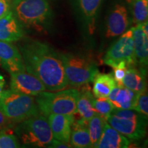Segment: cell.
I'll use <instances>...</instances> for the list:
<instances>
[{"instance_id": "cell-9", "label": "cell", "mask_w": 148, "mask_h": 148, "mask_svg": "<svg viewBox=\"0 0 148 148\" xmlns=\"http://www.w3.org/2000/svg\"><path fill=\"white\" fill-rule=\"evenodd\" d=\"M10 89L16 92L36 96L46 88L39 79L26 71L10 74Z\"/></svg>"}, {"instance_id": "cell-23", "label": "cell", "mask_w": 148, "mask_h": 148, "mask_svg": "<svg viewBox=\"0 0 148 148\" xmlns=\"http://www.w3.org/2000/svg\"><path fill=\"white\" fill-rule=\"evenodd\" d=\"M132 3L133 23L138 24L147 21L148 0H133Z\"/></svg>"}, {"instance_id": "cell-17", "label": "cell", "mask_w": 148, "mask_h": 148, "mask_svg": "<svg viewBox=\"0 0 148 148\" xmlns=\"http://www.w3.org/2000/svg\"><path fill=\"white\" fill-rule=\"evenodd\" d=\"M130 140L106 123L97 148H126Z\"/></svg>"}, {"instance_id": "cell-31", "label": "cell", "mask_w": 148, "mask_h": 148, "mask_svg": "<svg viewBox=\"0 0 148 148\" xmlns=\"http://www.w3.org/2000/svg\"><path fill=\"white\" fill-rule=\"evenodd\" d=\"M5 84V81L4 77L1 74H0V97H1V94L4 90V86Z\"/></svg>"}, {"instance_id": "cell-7", "label": "cell", "mask_w": 148, "mask_h": 148, "mask_svg": "<svg viewBox=\"0 0 148 148\" xmlns=\"http://www.w3.org/2000/svg\"><path fill=\"white\" fill-rule=\"evenodd\" d=\"M68 84L80 87L93 81L99 73L97 64L89 58L71 53H60Z\"/></svg>"}, {"instance_id": "cell-18", "label": "cell", "mask_w": 148, "mask_h": 148, "mask_svg": "<svg viewBox=\"0 0 148 148\" xmlns=\"http://www.w3.org/2000/svg\"><path fill=\"white\" fill-rule=\"evenodd\" d=\"M80 87L82 88L79 90L76 113H78L81 118L88 121L97 114L93 106L95 97L92 94L91 88L88 84L83 85Z\"/></svg>"}, {"instance_id": "cell-8", "label": "cell", "mask_w": 148, "mask_h": 148, "mask_svg": "<svg viewBox=\"0 0 148 148\" xmlns=\"http://www.w3.org/2000/svg\"><path fill=\"white\" fill-rule=\"evenodd\" d=\"M103 62L112 68L121 62H126L128 67L136 64L132 28L120 35L118 40L109 47L104 56Z\"/></svg>"}, {"instance_id": "cell-13", "label": "cell", "mask_w": 148, "mask_h": 148, "mask_svg": "<svg viewBox=\"0 0 148 148\" xmlns=\"http://www.w3.org/2000/svg\"><path fill=\"white\" fill-rule=\"evenodd\" d=\"M102 0H74L75 6L87 29L92 35L95 30V23Z\"/></svg>"}, {"instance_id": "cell-5", "label": "cell", "mask_w": 148, "mask_h": 148, "mask_svg": "<svg viewBox=\"0 0 148 148\" xmlns=\"http://www.w3.org/2000/svg\"><path fill=\"white\" fill-rule=\"evenodd\" d=\"M17 123L14 132L24 145L48 147L53 139L47 117L41 113Z\"/></svg>"}, {"instance_id": "cell-16", "label": "cell", "mask_w": 148, "mask_h": 148, "mask_svg": "<svg viewBox=\"0 0 148 148\" xmlns=\"http://www.w3.org/2000/svg\"><path fill=\"white\" fill-rule=\"evenodd\" d=\"M138 92L124 86L116 84L108 96L109 100L116 109H132Z\"/></svg>"}, {"instance_id": "cell-25", "label": "cell", "mask_w": 148, "mask_h": 148, "mask_svg": "<svg viewBox=\"0 0 148 148\" xmlns=\"http://www.w3.org/2000/svg\"><path fill=\"white\" fill-rule=\"evenodd\" d=\"M18 138L13 134L9 128L0 130V148L20 147Z\"/></svg>"}, {"instance_id": "cell-3", "label": "cell", "mask_w": 148, "mask_h": 148, "mask_svg": "<svg viewBox=\"0 0 148 148\" xmlns=\"http://www.w3.org/2000/svg\"><path fill=\"white\" fill-rule=\"evenodd\" d=\"M0 110L13 123L40 114L34 96L9 89L0 97Z\"/></svg>"}, {"instance_id": "cell-12", "label": "cell", "mask_w": 148, "mask_h": 148, "mask_svg": "<svg viewBox=\"0 0 148 148\" xmlns=\"http://www.w3.org/2000/svg\"><path fill=\"white\" fill-rule=\"evenodd\" d=\"M47 116V121L53 138L64 143H69L71 125L75 119L74 114L66 115L61 114H51Z\"/></svg>"}, {"instance_id": "cell-27", "label": "cell", "mask_w": 148, "mask_h": 148, "mask_svg": "<svg viewBox=\"0 0 148 148\" xmlns=\"http://www.w3.org/2000/svg\"><path fill=\"white\" fill-rule=\"evenodd\" d=\"M127 68H128V66L125 62H119L117 64V66L113 68V77L115 79L116 84L119 85V86H123L122 84V81H123V77L125 76V72H126Z\"/></svg>"}, {"instance_id": "cell-22", "label": "cell", "mask_w": 148, "mask_h": 148, "mask_svg": "<svg viewBox=\"0 0 148 148\" xmlns=\"http://www.w3.org/2000/svg\"><path fill=\"white\" fill-rule=\"evenodd\" d=\"M106 123V120L98 114H95L88 121V130L92 147L97 148V144L102 134L103 127Z\"/></svg>"}, {"instance_id": "cell-30", "label": "cell", "mask_w": 148, "mask_h": 148, "mask_svg": "<svg viewBox=\"0 0 148 148\" xmlns=\"http://www.w3.org/2000/svg\"><path fill=\"white\" fill-rule=\"evenodd\" d=\"M48 147H56V148H59V147H64V148H67V147H72L71 145H70L69 143H64V142L60 141V140L55 139L53 138L51 143L49 144V145L48 146Z\"/></svg>"}, {"instance_id": "cell-26", "label": "cell", "mask_w": 148, "mask_h": 148, "mask_svg": "<svg viewBox=\"0 0 148 148\" xmlns=\"http://www.w3.org/2000/svg\"><path fill=\"white\" fill-rule=\"evenodd\" d=\"M133 110L143 114L146 116L148 115V95L147 90H143L137 93L135 99Z\"/></svg>"}, {"instance_id": "cell-21", "label": "cell", "mask_w": 148, "mask_h": 148, "mask_svg": "<svg viewBox=\"0 0 148 148\" xmlns=\"http://www.w3.org/2000/svg\"><path fill=\"white\" fill-rule=\"evenodd\" d=\"M92 82V93L95 98L108 97L109 93L116 85L113 74L111 73H98Z\"/></svg>"}, {"instance_id": "cell-2", "label": "cell", "mask_w": 148, "mask_h": 148, "mask_svg": "<svg viewBox=\"0 0 148 148\" xmlns=\"http://www.w3.org/2000/svg\"><path fill=\"white\" fill-rule=\"evenodd\" d=\"M12 12L22 27L47 33L53 20L49 0H13Z\"/></svg>"}, {"instance_id": "cell-6", "label": "cell", "mask_w": 148, "mask_h": 148, "mask_svg": "<svg viewBox=\"0 0 148 148\" xmlns=\"http://www.w3.org/2000/svg\"><path fill=\"white\" fill-rule=\"evenodd\" d=\"M106 122L130 140L141 139L147 133V116L133 109L114 108Z\"/></svg>"}, {"instance_id": "cell-10", "label": "cell", "mask_w": 148, "mask_h": 148, "mask_svg": "<svg viewBox=\"0 0 148 148\" xmlns=\"http://www.w3.org/2000/svg\"><path fill=\"white\" fill-rule=\"evenodd\" d=\"M0 66L10 74L26 71L21 53L12 42L0 40Z\"/></svg>"}, {"instance_id": "cell-32", "label": "cell", "mask_w": 148, "mask_h": 148, "mask_svg": "<svg viewBox=\"0 0 148 148\" xmlns=\"http://www.w3.org/2000/svg\"><path fill=\"white\" fill-rule=\"evenodd\" d=\"M127 2H128V3H132L133 0H127Z\"/></svg>"}, {"instance_id": "cell-24", "label": "cell", "mask_w": 148, "mask_h": 148, "mask_svg": "<svg viewBox=\"0 0 148 148\" xmlns=\"http://www.w3.org/2000/svg\"><path fill=\"white\" fill-rule=\"evenodd\" d=\"M93 106L97 114H99L106 120L114 108L108 97L96 98L94 100Z\"/></svg>"}, {"instance_id": "cell-1", "label": "cell", "mask_w": 148, "mask_h": 148, "mask_svg": "<svg viewBox=\"0 0 148 148\" xmlns=\"http://www.w3.org/2000/svg\"><path fill=\"white\" fill-rule=\"evenodd\" d=\"M18 44L25 70L41 81L46 90L57 91L68 86L60 53L40 40L22 38Z\"/></svg>"}, {"instance_id": "cell-11", "label": "cell", "mask_w": 148, "mask_h": 148, "mask_svg": "<svg viewBox=\"0 0 148 148\" xmlns=\"http://www.w3.org/2000/svg\"><path fill=\"white\" fill-rule=\"evenodd\" d=\"M129 17L125 6L116 4L109 14L106 21V36L108 38L119 36L127 30Z\"/></svg>"}, {"instance_id": "cell-28", "label": "cell", "mask_w": 148, "mask_h": 148, "mask_svg": "<svg viewBox=\"0 0 148 148\" xmlns=\"http://www.w3.org/2000/svg\"><path fill=\"white\" fill-rule=\"evenodd\" d=\"M10 11L9 0H0V18L8 14Z\"/></svg>"}, {"instance_id": "cell-20", "label": "cell", "mask_w": 148, "mask_h": 148, "mask_svg": "<svg viewBox=\"0 0 148 148\" xmlns=\"http://www.w3.org/2000/svg\"><path fill=\"white\" fill-rule=\"evenodd\" d=\"M145 75V69L142 68L138 69L133 66H130L126 70L122 84L125 87L136 92L147 90V80Z\"/></svg>"}, {"instance_id": "cell-4", "label": "cell", "mask_w": 148, "mask_h": 148, "mask_svg": "<svg viewBox=\"0 0 148 148\" xmlns=\"http://www.w3.org/2000/svg\"><path fill=\"white\" fill-rule=\"evenodd\" d=\"M79 90L75 88L57 90L56 92L42 91L36 95V104L40 112L47 116L51 114L73 115L76 113Z\"/></svg>"}, {"instance_id": "cell-29", "label": "cell", "mask_w": 148, "mask_h": 148, "mask_svg": "<svg viewBox=\"0 0 148 148\" xmlns=\"http://www.w3.org/2000/svg\"><path fill=\"white\" fill-rule=\"evenodd\" d=\"M12 123H13L0 110V130L9 128Z\"/></svg>"}, {"instance_id": "cell-15", "label": "cell", "mask_w": 148, "mask_h": 148, "mask_svg": "<svg viewBox=\"0 0 148 148\" xmlns=\"http://www.w3.org/2000/svg\"><path fill=\"white\" fill-rule=\"evenodd\" d=\"M132 29L136 62L145 69L148 62V34L143 32L140 23L136 24Z\"/></svg>"}, {"instance_id": "cell-19", "label": "cell", "mask_w": 148, "mask_h": 148, "mask_svg": "<svg viewBox=\"0 0 148 148\" xmlns=\"http://www.w3.org/2000/svg\"><path fill=\"white\" fill-rule=\"evenodd\" d=\"M70 143L72 147L76 148L92 147L88 130V121L82 118L74 121L71 125Z\"/></svg>"}, {"instance_id": "cell-14", "label": "cell", "mask_w": 148, "mask_h": 148, "mask_svg": "<svg viewBox=\"0 0 148 148\" xmlns=\"http://www.w3.org/2000/svg\"><path fill=\"white\" fill-rule=\"evenodd\" d=\"M23 36L22 25L14 16L12 10L0 18V40L16 42L21 40Z\"/></svg>"}]
</instances>
